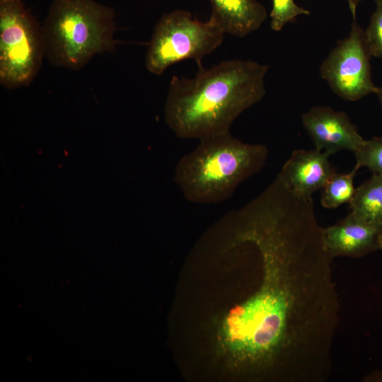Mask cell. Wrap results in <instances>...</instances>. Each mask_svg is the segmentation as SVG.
I'll list each match as a JSON object with an SVG mask.
<instances>
[{"instance_id": "obj_1", "label": "cell", "mask_w": 382, "mask_h": 382, "mask_svg": "<svg viewBox=\"0 0 382 382\" xmlns=\"http://www.w3.org/2000/svg\"><path fill=\"white\" fill-rule=\"evenodd\" d=\"M252 244L257 288L221 318L217 357L229 370L259 374L286 368L289 379L318 381L328 374L339 298L312 197L275 178L233 211Z\"/></svg>"}, {"instance_id": "obj_2", "label": "cell", "mask_w": 382, "mask_h": 382, "mask_svg": "<svg viewBox=\"0 0 382 382\" xmlns=\"http://www.w3.org/2000/svg\"><path fill=\"white\" fill-rule=\"evenodd\" d=\"M198 67L190 79L172 76L164 116L178 137L199 141L230 132L235 120L263 98L270 66L232 59Z\"/></svg>"}, {"instance_id": "obj_3", "label": "cell", "mask_w": 382, "mask_h": 382, "mask_svg": "<svg viewBox=\"0 0 382 382\" xmlns=\"http://www.w3.org/2000/svg\"><path fill=\"white\" fill-rule=\"evenodd\" d=\"M267 146L249 144L231 132L199 141L178 162L173 180L184 198L199 204L229 199L244 180L265 165Z\"/></svg>"}, {"instance_id": "obj_4", "label": "cell", "mask_w": 382, "mask_h": 382, "mask_svg": "<svg viewBox=\"0 0 382 382\" xmlns=\"http://www.w3.org/2000/svg\"><path fill=\"white\" fill-rule=\"evenodd\" d=\"M115 13L94 0H53L42 27L45 57L54 66L79 69L112 52Z\"/></svg>"}, {"instance_id": "obj_5", "label": "cell", "mask_w": 382, "mask_h": 382, "mask_svg": "<svg viewBox=\"0 0 382 382\" xmlns=\"http://www.w3.org/2000/svg\"><path fill=\"white\" fill-rule=\"evenodd\" d=\"M225 33L209 19L200 21L185 10L163 14L155 25L145 58L151 74L160 75L171 65L187 59L198 66L202 59L223 42Z\"/></svg>"}, {"instance_id": "obj_6", "label": "cell", "mask_w": 382, "mask_h": 382, "mask_svg": "<svg viewBox=\"0 0 382 382\" xmlns=\"http://www.w3.org/2000/svg\"><path fill=\"white\" fill-rule=\"evenodd\" d=\"M45 56L42 28L22 0H0V83L28 86Z\"/></svg>"}, {"instance_id": "obj_7", "label": "cell", "mask_w": 382, "mask_h": 382, "mask_svg": "<svg viewBox=\"0 0 382 382\" xmlns=\"http://www.w3.org/2000/svg\"><path fill=\"white\" fill-rule=\"evenodd\" d=\"M364 30L353 21L349 35L340 40L320 66L321 77L340 98L357 101L375 93Z\"/></svg>"}, {"instance_id": "obj_8", "label": "cell", "mask_w": 382, "mask_h": 382, "mask_svg": "<svg viewBox=\"0 0 382 382\" xmlns=\"http://www.w3.org/2000/svg\"><path fill=\"white\" fill-rule=\"evenodd\" d=\"M301 122L315 149L330 156L342 150L354 153L365 141L346 112L329 106L312 107Z\"/></svg>"}, {"instance_id": "obj_9", "label": "cell", "mask_w": 382, "mask_h": 382, "mask_svg": "<svg viewBox=\"0 0 382 382\" xmlns=\"http://www.w3.org/2000/svg\"><path fill=\"white\" fill-rule=\"evenodd\" d=\"M330 155L318 149L292 152L277 177L299 196L311 198L335 173Z\"/></svg>"}, {"instance_id": "obj_10", "label": "cell", "mask_w": 382, "mask_h": 382, "mask_svg": "<svg viewBox=\"0 0 382 382\" xmlns=\"http://www.w3.org/2000/svg\"><path fill=\"white\" fill-rule=\"evenodd\" d=\"M381 228L349 212L337 224L323 228L324 243L332 257H360L379 249Z\"/></svg>"}, {"instance_id": "obj_11", "label": "cell", "mask_w": 382, "mask_h": 382, "mask_svg": "<svg viewBox=\"0 0 382 382\" xmlns=\"http://www.w3.org/2000/svg\"><path fill=\"white\" fill-rule=\"evenodd\" d=\"M209 20L225 34L244 37L260 28L267 17L265 6L256 0H209Z\"/></svg>"}, {"instance_id": "obj_12", "label": "cell", "mask_w": 382, "mask_h": 382, "mask_svg": "<svg viewBox=\"0 0 382 382\" xmlns=\"http://www.w3.org/2000/svg\"><path fill=\"white\" fill-rule=\"evenodd\" d=\"M349 204L350 212L355 216L382 226V176L373 173L356 188Z\"/></svg>"}, {"instance_id": "obj_13", "label": "cell", "mask_w": 382, "mask_h": 382, "mask_svg": "<svg viewBox=\"0 0 382 382\" xmlns=\"http://www.w3.org/2000/svg\"><path fill=\"white\" fill-rule=\"evenodd\" d=\"M359 167L355 165L348 173H334L322 187L320 203L327 209H335L349 203L355 192L354 178Z\"/></svg>"}, {"instance_id": "obj_14", "label": "cell", "mask_w": 382, "mask_h": 382, "mask_svg": "<svg viewBox=\"0 0 382 382\" xmlns=\"http://www.w3.org/2000/svg\"><path fill=\"white\" fill-rule=\"evenodd\" d=\"M354 154L355 165L366 167L373 173L382 176V137L365 139Z\"/></svg>"}, {"instance_id": "obj_15", "label": "cell", "mask_w": 382, "mask_h": 382, "mask_svg": "<svg viewBox=\"0 0 382 382\" xmlns=\"http://www.w3.org/2000/svg\"><path fill=\"white\" fill-rule=\"evenodd\" d=\"M270 27L280 31L286 24L294 22L301 15H309L310 11L299 6L294 0H272Z\"/></svg>"}, {"instance_id": "obj_16", "label": "cell", "mask_w": 382, "mask_h": 382, "mask_svg": "<svg viewBox=\"0 0 382 382\" xmlns=\"http://www.w3.org/2000/svg\"><path fill=\"white\" fill-rule=\"evenodd\" d=\"M376 8L364 30L365 42L371 57L382 59V0H374Z\"/></svg>"}, {"instance_id": "obj_17", "label": "cell", "mask_w": 382, "mask_h": 382, "mask_svg": "<svg viewBox=\"0 0 382 382\" xmlns=\"http://www.w3.org/2000/svg\"><path fill=\"white\" fill-rule=\"evenodd\" d=\"M364 0H347L349 10L352 13L353 21H356V12L358 4Z\"/></svg>"}, {"instance_id": "obj_18", "label": "cell", "mask_w": 382, "mask_h": 382, "mask_svg": "<svg viewBox=\"0 0 382 382\" xmlns=\"http://www.w3.org/2000/svg\"><path fill=\"white\" fill-rule=\"evenodd\" d=\"M369 381H382V371H378L371 374L369 377L367 378Z\"/></svg>"}, {"instance_id": "obj_19", "label": "cell", "mask_w": 382, "mask_h": 382, "mask_svg": "<svg viewBox=\"0 0 382 382\" xmlns=\"http://www.w3.org/2000/svg\"><path fill=\"white\" fill-rule=\"evenodd\" d=\"M378 100H379V102H380V104H381V109H382V86L381 87H378V90L376 93Z\"/></svg>"}, {"instance_id": "obj_20", "label": "cell", "mask_w": 382, "mask_h": 382, "mask_svg": "<svg viewBox=\"0 0 382 382\" xmlns=\"http://www.w3.org/2000/svg\"><path fill=\"white\" fill-rule=\"evenodd\" d=\"M379 249L382 250V228L379 235Z\"/></svg>"}]
</instances>
